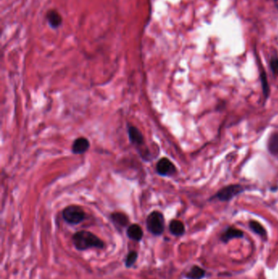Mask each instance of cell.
I'll list each match as a JSON object with an SVG mask.
<instances>
[{
    "label": "cell",
    "instance_id": "12",
    "mask_svg": "<svg viewBox=\"0 0 278 279\" xmlns=\"http://www.w3.org/2000/svg\"><path fill=\"white\" fill-rule=\"evenodd\" d=\"M47 20L53 29L59 27L62 23L61 15L54 10L48 11V13L47 14Z\"/></svg>",
    "mask_w": 278,
    "mask_h": 279
},
{
    "label": "cell",
    "instance_id": "10",
    "mask_svg": "<svg viewBox=\"0 0 278 279\" xmlns=\"http://www.w3.org/2000/svg\"><path fill=\"white\" fill-rule=\"evenodd\" d=\"M243 236H244V234L242 230L234 227H229L222 234L220 239L224 243H228L233 238H243Z\"/></svg>",
    "mask_w": 278,
    "mask_h": 279
},
{
    "label": "cell",
    "instance_id": "11",
    "mask_svg": "<svg viewBox=\"0 0 278 279\" xmlns=\"http://www.w3.org/2000/svg\"><path fill=\"white\" fill-rule=\"evenodd\" d=\"M169 230L174 236H182L185 233V227L181 220H172L170 223Z\"/></svg>",
    "mask_w": 278,
    "mask_h": 279
},
{
    "label": "cell",
    "instance_id": "2",
    "mask_svg": "<svg viewBox=\"0 0 278 279\" xmlns=\"http://www.w3.org/2000/svg\"><path fill=\"white\" fill-rule=\"evenodd\" d=\"M148 231L154 236H161L165 229V220L163 213L159 211H152L146 220Z\"/></svg>",
    "mask_w": 278,
    "mask_h": 279
},
{
    "label": "cell",
    "instance_id": "7",
    "mask_svg": "<svg viewBox=\"0 0 278 279\" xmlns=\"http://www.w3.org/2000/svg\"><path fill=\"white\" fill-rule=\"evenodd\" d=\"M127 131H128V136H129L130 141H131V144H133L136 146L144 145V142H145L144 140L145 139H144L142 133L140 132L138 128H136L132 125H128Z\"/></svg>",
    "mask_w": 278,
    "mask_h": 279
},
{
    "label": "cell",
    "instance_id": "15",
    "mask_svg": "<svg viewBox=\"0 0 278 279\" xmlns=\"http://www.w3.org/2000/svg\"><path fill=\"white\" fill-rule=\"evenodd\" d=\"M137 258H138V253L136 251H131L128 252V254L125 258V266L127 268H131L136 264Z\"/></svg>",
    "mask_w": 278,
    "mask_h": 279
},
{
    "label": "cell",
    "instance_id": "16",
    "mask_svg": "<svg viewBox=\"0 0 278 279\" xmlns=\"http://www.w3.org/2000/svg\"><path fill=\"white\" fill-rule=\"evenodd\" d=\"M269 150L272 154H278V133H275L270 137L269 142Z\"/></svg>",
    "mask_w": 278,
    "mask_h": 279
},
{
    "label": "cell",
    "instance_id": "4",
    "mask_svg": "<svg viewBox=\"0 0 278 279\" xmlns=\"http://www.w3.org/2000/svg\"><path fill=\"white\" fill-rule=\"evenodd\" d=\"M156 170L158 174L163 177H170L174 175L177 168L168 158H163L157 163Z\"/></svg>",
    "mask_w": 278,
    "mask_h": 279
},
{
    "label": "cell",
    "instance_id": "17",
    "mask_svg": "<svg viewBox=\"0 0 278 279\" xmlns=\"http://www.w3.org/2000/svg\"><path fill=\"white\" fill-rule=\"evenodd\" d=\"M271 68L275 75H278V58L274 57L271 61Z\"/></svg>",
    "mask_w": 278,
    "mask_h": 279
},
{
    "label": "cell",
    "instance_id": "13",
    "mask_svg": "<svg viewBox=\"0 0 278 279\" xmlns=\"http://www.w3.org/2000/svg\"><path fill=\"white\" fill-rule=\"evenodd\" d=\"M206 276V271L200 266H192L189 271L186 274V279H201Z\"/></svg>",
    "mask_w": 278,
    "mask_h": 279
},
{
    "label": "cell",
    "instance_id": "8",
    "mask_svg": "<svg viewBox=\"0 0 278 279\" xmlns=\"http://www.w3.org/2000/svg\"><path fill=\"white\" fill-rule=\"evenodd\" d=\"M111 220L117 229H123L129 225V219L122 212H113L111 214Z\"/></svg>",
    "mask_w": 278,
    "mask_h": 279
},
{
    "label": "cell",
    "instance_id": "5",
    "mask_svg": "<svg viewBox=\"0 0 278 279\" xmlns=\"http://www.w3.org/2000/svg\"><path fill=\"white\" fill-rule=\"evenodd\" d=\"M243 188L239 185L227 186L219 190L216 194V197L220 201H229L233 197L238 195V193H242Z\"/></svg>",
    "mask_w": 278,
    "mask_h": 279
},
{
    "label": "cell",
    "instance_id": "1",
    "mask_svg": "<svg viewBox=\"0 0 278 279\" xmlns=\"http://www.w3.org/2000/svg\"><path fill=\"white\" fill-rule=\"evenodd\" d=\"M72 243L75 248L80 252L93 248L102 250L104 249L105 246L104 242L99 237L87 230L76 232L73 235Z\"/></svg>",
    "mask_w": 278,
    "mask_h": 279
},
{
    "label": "cell",
    "instance_id": "3",
    "mask_svg": "<svg viewBox=\"0 0 278 279\" xmlns=\"http://www.w3.org/2000/svg\"><path fill=\"white\" fill-rule=\"evenodd\" d=\"M62 217L67 224L71 225H79L86 217V213L80 206L70 205L62 211Z\"/></svg>",
    "mask_w": 278,
    "mask_h": 279
},
{
    "label": "cell",
    "instance_id": "18",
    "mask_svg": "<svg viewBox=\"0 0 278 279\" xmlns=\"http://www.w3.org/2000/svg\"><path fill=\"white\" fill-rule=\"evenodd\" d=\"M274 4H275V7L278 8V0H274Z\"/></svg>",
    "mask_w": 278,
    "mask_h": 279
},
{
    "label": "cell",
    "instance_id": "9",
    "mask_svg": "<svg viewBox=\"0 0 278 279\" xmlns=\"http://www.w3.org/2000/svg\"><path fill=\"white\" fill-rule=\"evenodd\" d=\"M127 235L131 240L140 242L144 236L142 228L137 224L128 225L127 229Z\"/></svg>",
    "mask_w": 278,
    "mask_h": 279
},
{
    "label": "cell",
    "instance_id": "14",
    "mask_svg": "<svg viewBox=\"0 0 278 279\" xmlns=\"http://www.w3.org/2000/svg\"><path fill=\"white\" fill-rule=\"evenodd\" d=\"M250 228L254 233L259 234L260 236L263 237V238L267 237V232L265 230V228L263 227L262 225L256 220H252L250 222Z\"/></svg>",
    "mask_w": 278,
    "mask_h": 279
},
{
    "label": "cell",
    "instance_id": "6",
    "mask_svg": "<svg viewBox=\"0 0 278 279\" xmlns=\"http://www.w3.org/2000/svg\"><path fill=\"white\" fill-rule=\"evenodd\" d=\"M90 148V142L85 137H80L74 141L72 145V152L75 155H83Z\"/></svg>",
    "mask_w": 278,
    "mask_h": 279
}]
</instances>
